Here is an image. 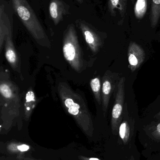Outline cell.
Returning a JSON list of instances; mask_svg holds the SVG:
<instances>
[{
	"label": "cell",
	"mask_w": 160,
	"mask_h": 160,
	"mask_svg": "<svg viewBox=\"0 0 160 160\" xmlns=\"http://www.w3.org/2000/svg\"><path fill=\"white\" fill-rule=\"evenodd\" d=\"M19 88L11 80L9 72L1 66L0 70V113L3 122H11L20 114Z\"/></svg>",
	"instance_id": "cell-1"
},
{
	"label": "cell",
	"mask_w": 160,
	"mask_h": 160,
	"mask_svg": "<svg viewBox=\"0 0 160 160\" xmlns=\"http://www.w3.org/2000/svg\"><path fill=\"white\" fill-rule=\"evenodd\" d=\"M57 91L66 111L75 118L83 129H92V118L82 96L74 91L65 82L59 83Z\"/></svg>",
	"instance_id": "cell-2"
},
{
	"label": "cell",
	"mask_w": 160,
	"mask_h": 160,
	"mask_svg": "<svg viewBox=\"0 0 160 160\" xmlns=\"http://www.w3.org/2000/svg\"><path fill=\"white\" fill-rule=\"evenodd\" d=\"M137 129L135 118L130 115L126 103L118 133L113 141L114 154L118 159L127 160L132 155L139 152L135 144Z\"/></svg>",
	"instance_id": "cell-3"
},
{
	"label": "cell",
	"mask_w": 160,
	"mask_h": 160,
	"mask_svg": "<svg viewBox=\"0 0 160 160\" xmlns=\"http://www.w3.org/2000/svg\"><path fill=\"white\" fill-rule=\"evenodd\" d=\"M10 1L14 12L36 42L41 47L50 48L49 39L27 0Z\"/></svg>",
	"instance_id": "cell-4"
},
{
	"label": "cell",
	"mask_w": 160,
	"mask_h": 160,
	"mask_svg": "<svg viewBox=\"0 0 160 160\" xmlns=\"http://www.w3.org/2000/svg\"><path fill=\"white\" fill-rule=\"evenodd\" d=\"M63 51L66 61L76 72L80 73L85 68L86 62L83 56L75 25L73 23L69 24L64 32Z\"/></svg>",
	"instance_id": "cell-5"
},
{
	"label": "cell",
	"mask_w": 160,
	"mask_h": 160,
	"mask_svg": "<svg viewBox=\"0 0 160 160\" xmlns=\"http://www.w3.org/2000/svg\"><path fill=\"white\" fill-rule=\"evenodd\" d=\"M139 131V142L144 148L143 156L147 158L160 152V120L155 119L144 125Z\"/></svg>",
	"instance_id": "cell-6"
},
{
	"label": "cell",
	"mask_w": 160,
	"mask_h": 160,
	"mask_svg": "<svg viewBox=\"0 0 160 160\" xmlns=\"http://www.w3.org/2000/svg\"><path fill=\"white\" fill-rule=\"evenodd\" d=\"M125 82L124 77L120 78L114 90V102L111 112V131L114 137L117 136L123 119L125 106Z\"/></svg>",
	"instance_id": "cell-7"
},
{
	"label": "cell",
	"mask_w": 160,
	"mask_h": 160,
	"mask_svg": "<svg viewBox=\"0 0 160 160\" xmlns=\"http://www.w3.org/2000/svg\"><path fill=\"white\" fill-rule=\"evenodd\" d=\"M75 22L91 50L94 53L98 52L103 44L100 33L94 26L84 20L78 19Z\"/></svg>",
	"instance_id": "cell-8"
},
{
	"label": "cell",
	"mask_w": 160,
	"mask_h": 160,
	"mask_svg": "<svg viewBox=\"0 0 160 160\" xmlns=\"http://www.w3.org/2000/svg\"><path fill=\"white\" fill-rule=\"evenodd\" d=\"M119 79L117 74L110 71H106L103 76L101 85V104L104 115L108 111L110 99L114 92Z\"/></svg>",
	"instance_id": "cell-9"
},
{
	"label": "cell",
	"mask_w": 160,
	"mask_h": 160,
	"mask_svg": "<svg viewBox=\"0 0 160 160\" xmlns=\"http://www.w3.org/2000/svg\"><path fill=\"white\" fill-rule=\"evenodd\" d=\"M5 55L12 69L21 74L20 62L13 43V25L9 26L7 30L5 39Z\"/></svg>",
	"instance_id": "cell-10"
},
{
	"label": "cell",
	"mask_w": 160,
	"mask_h": 160,
	"mask_svg": "<svg viewBox=\"0 0 160 160\" xmlns=\"http://www.w3.org/2000/svg\"><path fill=\"white\" fill-rule=\"evenodd\" d=\"M13 25V13L10 5L6 0H0V52L5 43L7 30Z\"/></svg>",
	"instance_id": "cell-11"
},
{
	"label": "cell",
	"mask_w": 160,
	"mask_h": 160,
	"mask_svg": "<svg viewBox=\"0 0 160 160\" xmlns=\"http://www.w3.org/2000/svg\"><path fill=\"white\" fill-rule=\"evenodd\" d=\"M129 68L133 72L141 66L146 58V53L143 48L136 42L131 41L128 48Z\"/></svg>",
	"instance_id": "cell-12"
},
{
	"label": "cell",
	"mask_w": 160,
	"mask_h": 160,
	"mask_svg": "<svg viewBox=\"0 0 160 160\" xmlns=\"http://www.w3.org/2000/svg\"><path fill=\"white\" fill-rule=\"evenodd\" d=\"M70 7L62 0H51L49 6L50 16L54 25L61 22L65 15L69 14Z\"/></svg>",
	"instance_id": "cell-13"
},
{
	"label": "cell",
	"mask_w": 160,
	"mask_h": 160,
	"mask_svg": "<svg viewBox=\"0 0 160 160\" xmlns=\"http://www.w3.org/2000/svg\"><path fill=\"white\" fill-rule=\"evenodd\" d=\"M128 0H108V7L111 16L116 17L117 13L120 17L118 24H123L127 13Z\"/></svg>",
	"instance_id": "cell-14"
},
{
	"label": "cell",
	"mask_w": 160,
	"mask_h": 160,
	"mask_svg": "<svg viewBox=\"0 0 160 160\" xmlns=\"http://www.w3.org/2000/svg\"><path fill=\"white\" fill-rule=\"evenodd\" d=\"M38 103V99L32 88H30L25 93L23 99V112L24 118L28 120Z\"/></svg>",
	"instance_id": "cell-15"
},
{
	"label": "cell",
	"mask_w": 160,
	"mask_h": 160,
	"mask_svg": "<svg viewBox=\"0 0 160 160\" xmlns=\"http://www.w3.org/2000/svg\"><path fill=\"white\" fill-rule=\"evenodd\" d=\"M160 20V0H151L150 14V25L152 28L157 27Z\"/></svg>",
	"instance_id": "cell-16"
},
{
	"label": "cell",
	"mask_w": 160,
	"mask_h": 160,
	"mask_svg": "<svg viewBox=\"0 0 160 160\" xmlns=\"http://www.w3.org/2000/svg\"><path fill=\"white\" fill-rule=\"evenodd\" d=\"M148 6V0H136L134 7V13L135 18L142 20L146 14Z\"/></svg>",
	"instance_id": "cell-17"
},
{
	"label": "cell",
	"mask_w": 160,
	"mask_h": 160,
	"mask_svg": "<svg viewBox=\"0 0 160 160\" xmlns=\"http://www.w3.org/2000/svg\"><path fill=\"white\" fill-rule=\"evenodd\" d=\"M90 86L97 103L101 105L102 102L101 98V84L99 77L94 78L90 81Z\"/></svg>",
	"instance_id": "cell-18"
},
{
	"label": "cell",
	"mask_w": 160,
	"mask_h": 160,
	"mask_svg": "<svg viewBox=\"0 0 160 160\" xmlns=\"http://www.w3.org/2000/svg\"><path fill=\"white\" fill-rule=\"evenodd\" d=\"M146 160H160V152L154 153L147 158Z\"/></svg>",
	"instance_id": "cell-19"
},
{
	"label": "cell",
	"mask_w": 160,
	"mask_h": 160,
	"mask_svg": "<svg viewBox=\"0 0 160 160\" xmlns=\"http://www.w3.org/2000/svg\"><path fill=\"white\" fill-rule=\"evenodd\" d=\"M141 155L140 152L132 155L127 160H142L141 159Z\"/></svg>",
	"instance_id": "cell-20"
},
{
	"label": "cell",
	"mask_w": 160,
	"mask_h": 160,
	"mask_svg": "<svg viewBox=\"0 0 160 160\" xmlns=\"http://www.w3.org/2000/svg\"><path fill=\"white\" fill-rule=\"evenodd\" d=\"M29 148H30L29 147L26 145H22L19 146L18 147V149L21 152L27 151Z\"/></svg>",
	"instance_id": "cell-21"
},
{
	"label": "cell",
	"mask_w": 160,
	"mask_h": 160,
	"mask_svg": "<svg viewBox=\"0 0 160 160\" xmlns=\"http://www.w3.org/2000/svg\"><path fill=\"white\" fill-rule=\"evenodd\" d=\"M76 1L81 4L83 2V0H76Z\"/></svg>",
	"instance_id": "cell-22"
},
{
	"label": "cell",
	"mask_w": 160,
	"mask_h": 160,
	"mask_svg": "<svg viewBox=\"0 0 160 160\" xmlns=\"http://www.w3.org/2000/svg\"><path fill=\"white\" fill-rule=\"evenodd\" d=\"M89 160H100L96 158H91Z\"/></svg>",
	"instance_id": "cell-23"
},
{
	"label": "cell",
	"mask_w": 160,
	"mask_h": 160,
	"mask_svg": "<svg viewBox=\"0 0 160 160\" xmlns=\"http://www.w3.org/2000/svg\"><path fill=\"white\" fill-rule=\"evenodd\" d=\"M132 2V4H135V1L136 0H131Z\"/></svg>",
	"instance_id": "cell-24"
},
{
	"label": "cell",
	"mask_w": 160,
	"mask_h": 160,
	"mask_svg": "<svg viewBox=\"0 0 160 160\" xmlns=\"http://www.w3.org/2000/svg\"><path fill=\"white\" fill-rule=\"evenodd\" d=\"M159 35H160V33H159Z\"/></svg>",
	"instance_id": "cell-25"
}]
</instances>
